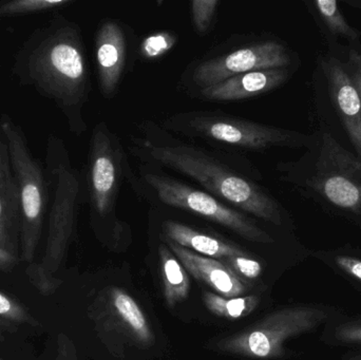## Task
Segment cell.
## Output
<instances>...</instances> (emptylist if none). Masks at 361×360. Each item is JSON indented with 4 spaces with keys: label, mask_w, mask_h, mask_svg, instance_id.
Wrapping results in <instances>:
<instances>
[{
    "label": "cell",
    "mask_w": 361,
    "mask_h": 360,
    "mask_svg": "<svg viewBox=\"0 0 361 360\" xmlns=\"http://www.w3.org/2000/svg\"><path fill=\"white\" fill-rule=\"evenodd\" d=\"M135 130L129 154L140 163L171 169L246 215L283 224L279 203L259 183L261 175L245 156L189 143L154 120H143Z\"/></svg>",
    "instance_id": "1"
},
{
    "label": "cell",
    "mask_w": 361,
    "mask_h": 360,
    "mask_svg": "<svg viewBox=\"0 0 361 360\" xmlns=\"http://www.w3.org/2000/svg\"><path fill=\"white\" fill-rule=\"evenodd\" d=\"M17 75L52 99L76 135L87 130L84 108L91 90L90 69L80 27L59 16L38 30L17 57Z\"/></svg>",
    "instance_id": "2"
},
{
    "label": "cell",
    "mask_w": 361,
    "mask_h": 360,
    "mask_svg": "<svg viewBox=\"0 0 361 360\" xmlns=\"http://www.w3.org/2000/svg\"><path fill=\"white\" fill-rule=\"evenodd\" d=\"M47 165L53 186L48 236L42 259L27 270L32 285L42 295H51L61 285L55 275L73 235L82 197V177L72 165L65 143L54 135L49 137L47 145Z\"/></svg>",
    "instance_id": "3"
},
{
    "label": "cell",
    "mask_w": 361,
    "mask_h": 360,
    "mask_svg": "<svg viewBox=\"0 0 361 360\" xmlns=\"http://www.w3.org/2000/svg\"><path fill=\"white\" fill-rule=\"evenodd\" d=\"M163 128L179 137L201 141L216 150L262 152L275 147H300V133L260 124L219 110H189L167 116ZM231 152V151H229Z\"/></svg>",
    "instance_id": "4"
},
{
    "label": "cell",
    "mask_w": 361,
    "mask_h": 360,
    "mask_svg": "<svg viewBox=\"0 0 361 360\" xmlns=\"http://www.w3.org/2000/svg\"><path fill=\"white\" fill-rule=\"evenodd\" d=\"M137 173L133 171L128 183L137 196L164 206L180 209L219 224L246 240L271 244L273 237L243 211L219 200L216 197L176 179L165 169L141 163Z\"/></svg>",
    "instance_id": "5"
},
{
    "label": "cell",
    "mask_w": 361,
    "mask_h": 360,
    "mask_svg": "<svg viewBox=\"0 0 361 360\" xmlns=\"http://www.w3.org/2000/svg\"><path fill=\"white\" fill-rule=\"evenodd\" d=\"M290 61V51L277 40L252 36L240 38L192 61L180 75V86L191 95L239 74L288 68Z\"/></svg>",
    "instance_id": "6"
},
{
    "label": "cell",
    "mask_w": 361,
    "mask_h": 360,
    "mask_svg": "<svg viewBox=\"0 0 361 360\" xmlns=\"http://www.w3.org/2000/svg\"><path fill=\"white\" fill-rule=\"evenodd\" d=\"M333 310L322 304L280 309L235 335L218 342L219 350L250 359H276L286 354L284 344L328 323Z\"/></svg>",
    "instance_id": "7"
},
{
    "label": "cell",
    "mask_w": 361,
    "mask_h": 360,
    "mask_svg": "<svg viewBox=\"0 0 361 360\" xmlns=\"http://www.w3.org/2000/svg\"><path fill=\"white\" fill-rule=\"evenodd\" d=\"M133 170L120 137L99 122L93 127L87 164V196L97 221L109 223L114 234L121 232L122 223L116 217V203L125 181Z\"/></svg>",
    "instance_id": "8"
},
{
    "label": "cell",
    "mask_w": 361,
    "mask_h": 360,
    "mask_svg": "<svg viewBox=\"0 0 361 360\" xmlns=\"http://www.w3.org/2000/svg\"><path fill=\"white\" fill-rule=\"evenodd\" d=\"M20 199L23 258L31 262L39 242L47 203V188L39 163L34 159L23 130L8 118L0 120Z\"/></svg>",
    "instance_id": "9"
},
{
    "label": "cell",
    "mask_w": 361,
    "mask_h": 360,
    "mask_svg": "<svg viewBox=\"0 0 361 360\" xmlns=\"http://www.w3.org/2000/svg\"><path fill=\"white\" fill-rule=\"evenodd\" d=\"M133 30L116 19H104L95 33L94 54L99 90L105 99L116 97L130 70L135 50Z\"/></svg>",
    "instance_id": "10"
},
{
    "label": "cell",
    "mask_w": 361,
    "mask_h": 360,
    "mask_svg": "<svg viewBox=\"0 0 361 360\" xmlns=\"http://www.w3.org/2000/svg\"><path fill=\"white\" fill-rule=\"evenodd\" d=\"M288 68L261 69L239 74L191 94L209 103H237L269 93L288 80Z\"/></svg>",
    "instance_id": "11"
},
{
    "label": "cell",
    "mask_w": 361,
    "mask_h": 360,
    "mask_svg": "<svg viewBox=\"0 0 361 360\" xmlns=\"http://www.w3.org/2000/svg\"><path fill=\"white\" fill-rule=\"evenodd\" d=\"M163 241L195 279L212 287L222 297H240L245 293L247 290L245 283L238 278L222 262L195 254L173 241L166 239H163Z\"/></svg>",
    "instance_id": "12"
},
{
    "label": "cell",
    "mask_w": 361,
    "mask_h": 360,
    "mask_svg": "<svg viewBox=\"0 0 361 360\" xmlns=\"http://www.w3.org/2000/svg\"><path fill=\"white\" fill-rule=\"evenodd\" d=\"M332 97L348 133L361 158V97L343 66L331 58L324 66Z\"/></svg>",
    "instance_id": "13"
},
{
    "label": "cell",
    "mask_w": 361,
    "mask_h": 360,
    "mask_svg": "<svg viewBox=\"0 0 361 360\" xmlns=\"http://www.w3.org/2000/svg\"><path fill=\"white\" fill-rule=\"evenodd\" d=\"M21 226L20 199L6 142L0 139V249L15 255V235Z\"/></svg>",
    "instance_id": "14"
},
{
    "label": "cell",
    "mask_w": 361,
    "mask_h": 360,
    "mask_svg": "<svg viewBox=\"0 0 361 360\" xmlns=\"http://www.w3.org/2000/svg\"><path fill=\"white\" fill-rule=\"evenodd\" d=\"M162 235L166 240L173 241L176 244L189 251L201 254L205 257L214 258L219 261L224 258L245 253L243 249L225 242L222 239L204 234L173 220H165L162 222Z\"/></svg>",
    "instance_id": "15"
},
{
    "label": "cell",
    "mask_w": 361,
    "mask_h": 360,
    "mask_svg": "<svg viewBox=\"0 0 361 360\" xmlns=\"http://www.w3.org/2000/svg\"><path fill=\"white\" fill-rule=\"evenodd\" d=\"M110 306L118 323L131 337L142 344L152 342L154 335L143 311L126 292L114 287L110 294Z\"/></svg>",
    "instance_id": "16"
},
{
    "label": "cell",
    "mask_w": 361,
    "mask_h": 360,
    "mask_svg": "<svg viewBox=\"0 0 361 360\" xmlns=\"http://www.w3.org/2000/svg\"><path fill=\"white\" fill-rule=\"evenodd\" d=\"M164 296L169 308L184 302L190 290V280L178 258L164 242L159 247Z\"/></svg>",
    "instance_id": "17"
},
{
    "label": "cell",
    "mask_w": 361,
    "mask_h": 360,
    "mask_svg": "<svg viewBox=\"0 0 361 360\" xmlns=\"http://www.w3.org/2000/svg\"><path fill=\"white\" fill-rule=\"evenodd\" d=\"M260 299L257 296L246 297L224 298L216 293L206 292L204 304L208 310L216 316L226 319H239L252 314Z\"/></svg>",
    "instance_id": "18"
},
{
    "label": "cell",
    "mask_w": 361,
    "mask_h": 360,
    "mask_svg": "<svg viewBox=\"0 0 361 360\" xmlns=\"http://www.w3.org/2000/svg\"><path fill=\"white\" fill-rule=\"evenodd\" d=\"M316 258L345 276L356 287H361V252L354 249L318 252Z\"/></svg>",
    "instance_id": "19"
},
{
    "label": "cell",
    "mask_w": 361,
    "mask_h": 360,
    "mask_svg": "<svg viewBox=\"0 0 361 360\" xmlns=\"http://www.w3.org/2000/svg\"><path fill=\"white\" fill-rule=\"evenodd\" d=\"M71 0H12L0 2V17L33 14L59 10L71 4Z\"/></svg>",
    "instance_id": "20"
},
{
    "label": "cell",
    "mask_w": 361,
    "mask_h": 360,
    "mask_svg": "<svg viewBox=\"0 0 361 360\" xmlns=\"http://www.w3.org/2000/svg\"><path fill=\"white\" fill-rule=\"evenodd\" d=\"M324 337L328 344L361 346V318L348 319L334 325H328Z\"/></svg>",
    "instance_id": "21"
},
{
    "label": "cell",
    "mask_w": 361,
    "mask_h": 360,
    "mask_svg": "<svg viewBox=\"0 0 361 360\" xmlns=\"http://www.w3.org/2000/svg\"><path fill=\"white\" fill-rule=\"evenodd\" d=\"M177 42V36L171 32H158L147 36L139 46V55L145 61H157L164 56Z\"/></svg>",
    "instance_id": "22"
},
{
    "label": "cell",
    "mask_w": 361,
    "mask_h": 360,
    "mask_svg": "<svg viewBox=\"0 0 361 360\" xmlns=\"http://www.w3.org/2000/svg\"><path fill=\"white\" fill-rule=\"evenodd\" d=\"M220 6L219 0H193L191 19L197 35H207L214 27V18Z\"/></svg>",
    "instance_id": "23"
},
{
    "label": "cell",
    "mask_w": 361,
    "mask_h": 360,
    "mask_svg": "<svg viewBox=\"0 0 361 360\" xmlns=\"http://www.w3.org/2000/svg\"><path fill=\"white\" fill-rule=\"evenodd\" d=\"M316 6H317L322 19L330 27L331 31L350 38L358 37L357 32L352 29L343 18L336 1L334 0H318L316 2Z\"/></svg>",
    "instance_id": "24"
},
{
    "label": "cell",
    "mask_w": 361,
    "mask_h": 360,
    "mask_svg": "<svg viewBox=\"0 0 361 360\" xmlns=\"http://www.w3.org/2000/svg\"><path fill=\"white\" fill-rule=\"evenodd\" d=\"M221 262L244 283L245 280H255L262 273V266L260 262L252 259L247 253L224 258L221 260Z\"/></svg>",
    "instance_id": "25"
},
{
    "label": "cell",
    "mask_w": 361,
    "mask_h": 360,
    "mask_svg": "<svg viewBox=\"0 0 361 360\" xmlns=\"http://www.w3.org/2000/svg\"><path fill=\"white\" fill-rule=\"evenodd\" d=\"M0 317L13 323H34L27 311L18 302L1 292H0Z\"/></svg>",
    "instance_id": "26"
},
{
    "label": "cell",
    "mask_w": 361,
    "mask_h": 360,
    "mask_svg": "<svg viewBox=\"0 0 361 360\" xmlns=\"http://www.w3.org/2000/svg\"><path fill=\"white\" fill-rule=\"evenodd\" d=\"M16 261L17 260L15 255L4 251V249H0V271L8 272V271L12 270Z\"/></svg>",
    "instance_id": "27"
},
{
    "label": "cell",
    "mask_w": 361,
    "mask_h": 360,
    "mask_svg": "<svg viewBox=\"0 0 361 360\" xmlns=\"http://www.w3.org/2000/svg\"><path fill=\"white\" fill-rule=\"evenodd\" d=\"M358 85H355L356 89H357L358 93H360L361 97V76L357 78ZM355 84V82H354Z\"/></svg>",
    "instance_id": "28"
},
{
    "label": "cell",
    "mask_w": 361,
    "mask_h": 360,
    "mask_svg": "<svg viewBox=\"0 0 361 360\" xmlns=\"http://www.w3.org/2000/svg\"><path fill=\"white\" fill-rule=\"evenodd\" d=\"M348 360H361V354L353 355V356L349 357Z\"/></svg>",
    "instance_id": "29"
}]
</instances>
